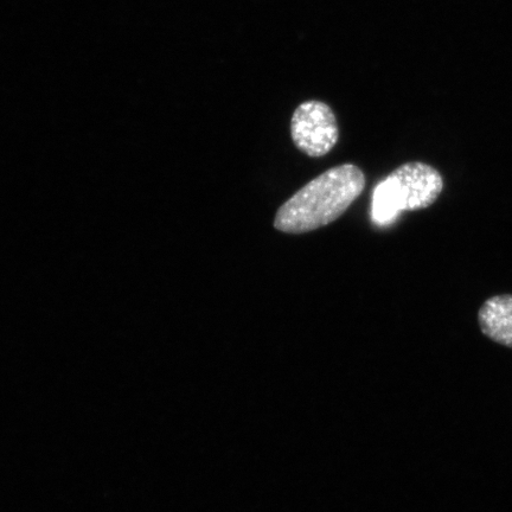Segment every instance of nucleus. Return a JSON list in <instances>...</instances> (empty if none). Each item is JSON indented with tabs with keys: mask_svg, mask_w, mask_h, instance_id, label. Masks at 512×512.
Masks as SVG:
<instances>
[{
	"mask_svg": "<svg viewBox=\"0 0 512 512\" xmlns=\"http://www.w3.org/2000/svg\"><path fill=\"white\" fill-rule=\"evenodd\" d=\"M443 190V176L433 166L421 162L403 164L375 188L373 221L377 226H389L403 211L431 207Z\"/></svg>",
	"mask_w": 512,
	"mask_h": 512,
	"instance_id": "2",
	"label": "nucleus"
},
{
	"mask_svg": "<svg viewBox=\"0 0 512 512\" xmlns=\"http://www.w3.org/2000/svg\"><path fill=\"white\" fill-rule=\"evenodd\" d=\"M478 324L484 336L512 349L511 294H499L486 300L479 309Z\"/></svg>",
	"mask_w": 512,
	"mask_h": 512,
	"instance_id": "4",
	"label": "nucleus"
},
{
	"mask_svg": "<svg viewBox=\"0 0 512 512\" xmlns=\"http://www.w3.org/2000/svg\"><path fill=\"white\" fill-rule=\"evenodd\" d=\"M291 136L294 145L306 156L320 158L328 155L339 138L334 111L322 101L303 102L292 115Z\"/></svg>",
	"mask_w": 512,
	"mask_h": 512,
	"instance_id": "3",
	"label": "nucleus"
},
{
	"mask_svg": "<svg viewBox=\"0 0 512 512\" xmlns=\"http://www.w3.org/2000/svg\"><path fill=\"white\" fill-rule=\"evenodd\" d=\"M366 188V176L354 164L336 166L312 179L278 210L274 228L305 234L328 226L349 209Z\"/></svg>",
	"mask_w": 512,
	"mask_h": 512,
	"instance_id": "1",
	"label": "nucleus"
}]
</instances>
